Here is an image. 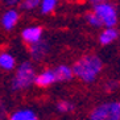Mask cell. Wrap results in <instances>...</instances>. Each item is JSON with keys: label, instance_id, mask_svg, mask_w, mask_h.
I'll list each match as a JSON object with an SVG mask.
<instances>
[{"label": "cell", "instance_id": "cell-1", "mask_svg": "<svg viewBox=\"0 0 120 120\" xmlns=\"http://www.w3.org/2000/svg\"><path fill=\"white\" fill-rule=\"evenodd\" d=\"M73 75L83 83H92L103 70V62L96 54H86L77 60L71 66Z\"/></svg>", "mask_w": 120, "mask_h": 120}, {"label": "cell", "instance_id": "cell-2", "mask_svg": "<svg viewBox=\"0 0 120 120\" xmlns=\"http://www.w3.org/2000/svg\"><path fill=\"white\" fill-rule=\"evenodd\" d=\"M36 67L33 62L25 61L15 71V77L11 82V88L13 91H22L34 85L36 78Z\"/></svg>", "mask_w": 120, "mask_h": 120}, {"label": "cell", "instance_id": "cell-3", "mask_svg": "<svg viewBox=\"0 0 120 120\" xmlns=\"http://www.w3.org/2000/svg\"><path fill=\"white\" fill-rule=\"evenodd\" d=\"M92 12L96 15L104 28H112L117 24V11L109 1H102L92 7Z\"/></svg>", "mask_w": 120, "mask_h": 120}, {"label": "cell", "instance_id": "cell-4", "mask_svg": "<svg viewBox=\"0 0 120 120\" xmlns=\"http://www.w3.org/2000/svg\"><path fill=\"white\" fill-rule=\"evenodd\" d=\"M90 120H120V102H107L96 106L90 113Z\"/></svg>", "mask_w": 120, "mask_h": 120}, {"label": "cell", "instance_id": "cell-5", "mask_svg": "<svg viewBox=\"0 0 120 120\" xmlns=\"http://www.w3.org/2000/svg\"><path fill=\"white\" fill-rule=\"evenodd\" d=\"M49 50H50L49 42L42 38L37 42L29 45V54L34 61H42L44 58H46V56L49 54Z\"/></svg>", "mask_w": 120, "mask_h": 120}, {"label": "cell", "instance_id": "cell-6", "mask_svg": "<svg viewBox=\"0 0 120 120\" xmlns=\"http://www.w3.org/2000/svg\"><path fill=\"white\" fill-rule=\"evenodd\" d=\"M19 20H20V12L17 9H15L13 7H11L3 13V16L0 19V24H1L3 29L9 32V30L15 29V26L17 25Z\"/></svg>", "mask_w": 120, "mask_h": 120}, {"label": "cell", "instance_id": "cell-7", "mask_svg": "<svg viewBox=\"0 0 120 120\" xmlns=\"http://www.w3.org/2000/svg\"><path fill=\"white\" fill-rule=\"evenodd\" d=\"M42 33H44L42 26L32 25V26H26L21 30V38L25 44L30 45V44H34L42 38Z\"/></svg>", "mask_w": 120, "mask_h": 120}, {"label": "cell", "instance_id": "cell-8", "mask_svg": "<svg viewBox=\"0 0 120 120\" xmlns=\"http://www.w3.org/2000/svg\"><path fill=\"white\" fill-rule=\"evenodd\" d=\"M57 83L56 79V73H54V69H46V70L41 71L38 74H36L34 78V85L40 88H46L49 86Z\"/></svg>", "mask_w": 120, "mask_h": 120}, {"label": "cell", "instance_id": "cell-9", "mask_svg": "<svg viewBox=\"0 0 120 120\" xmlns=\"http://www.w3.org/2000/svg\"><path fill=\"white\" fill-rule=\"evenodd\" d=\"M119 37H120V30L116 29L115 26H112V28H104L100 32V34H99V44L104 45V46L111 45L116 40H119Z\"/></svg>", "mask_w": 120, "mask_h": 120}, {"label": "cell", "instance_id": "cell-10", "mask_svg": "<svg viewBox=\"0 0 120 120\" xmlns=\"http://www.w3.org/2000/svg\"><path fill=\"white\" fill-rule=\"evenodd\" d=\"M54 73H56V79L57 82H69L71 81L74 75H73V70H71V66L69 65H58V66L54 69Z\"/></svg>", "mask_w": 120, "mask_h": 120}, {"label": "cell", "instance_id": "cell-11", "mask_svg": "<svg viewBox=\"0 0 120 120\" xmlns=\"http://www.w3.org/2000/svg\"><path fill=\"white\" fill-rule=\"evenodd\" d=\"M0 69L5 71H12L16 69V58L13 54L8 52L0 53Z\"/></svg>", "mask_w": 120, "mask_h": 120}, {"label": "cell", "instance_id": "cell-12", "mask_svg": "<svg viewBox=\"0 0 120 120\" xmlns=\"http://www.w3.org/2000/svg\"><path fill=\"white\" fill-rule=\"evenodd\" d=\"M8 120H37V115L33 112L32 109L24 108V109H19V111L13 112Z\"/></svg>", "mask_w": 120, "mask_h": 120}, {"label": "cell", "instance_id": "cell-13", "mask_svg": "<svg viewBox=\"0 0 120 120\" xmlns=\"http://www.w3.org/2000/svg\"><path fill=\"white\" fill-rule=\"evenodd\" d=\"M58 0H40V12L42 15H49L56 11Z\"/></svg>", "mask_w": 120, "mask_h": 120}, {"label": "cell", "instance_id": "cell-14", "mask_svg": "<svg viewBox=\"0 0 120 120\" xmlns=\"http://www.w3.org/2000/svg\"><path fill=\"white\" fill-rule=\"evenodd\" d=\"M19 5L21 11H33L40 7V0H21Z\"/></svg>", "mask_w": 120, "mask_h": 120}, {"label": "cell", "instance_id": "cell-15", "mask_svg": "<svg viewBox=\"0 0 120 120\" xmlns=\"http://www.w3.org/2000/svg\"><path fill=\"white\" fill-rule=\"evenodd\" d=\"M86 21H87L88 25H91L92 28H100V26H102V22H100L99 17L92 11L86 15Z\"/></svg>", "mask_w": 120, "mask_h": 120}, {"label": "cell", "instance_id": "cell-16", "mask_svg": "<svg viewBox=\"0 0 120 120\" xmlns=\"http://www.w3.org/2000/svg\"><path fill=\"white\" fill-rule=\"evenodd\" d=\"M57 109L62 113H66V112H71L74 109V104L69 100H60L57 103Z\"/></svg>", "mask_w": 120, "mask_h": 120}, {"label": "cell", "instance_id": "cell-17", "mask_svg": "<svg viewBox=\"0 0 120 120\" xmlns=\"http://www.w3.org/2000/svg\"><path fill=\"white\" fill-rule=\"evenodd\" d=\"M117 86H119V83H117L116 81H108V82L106 83V90L111 91V90H115Z\"/></svg>", "mask_w": 120, "mask_h": 120}, {"label": "cell", "instance_id": "cell-18", "mask_svg": "<svg viewBox=\"0 0 120 120\" xmlns=\"http://www.w3.org/2000/svg\"><path fill=\"white\" fill-rule=\"evenodd\" d=\"M4 116H5V107L0 99V120H4Z\"/></svg>", "mask_w": 120, "mask_h": 120}, {"label": "cell", "instance_id": "cell-19", "mask_svg": "<svg viewBox=\"0 0 120 120\" xmlns=\"http://www.w3.org/2000/svg\"><path fill=\"white\" fill-rule=\"evenodd\" d=\"M21 0H4V3L7 4L8 7H13V5H17Z\"/></svg>", "mask_w": 120, "mask_h": 120}, {"label": "cell", "instance_id": "cell-20", "mask_svg": "<svg viewBox=\"0 0 120 120\" xmlns=\"http://www.w3.org/2000/svg\"><path fill=\"white\" fill-rule=\"evenodd\" d=\"M102 1H108V0H88V3L91 4L92 7L96 5V4H99V3H102Z\"/></svg>", "mask_w": 120, "mask_h": 120}, {"label": "cell", "instance_id": "cell-21", "mask_svg": "<svg viewBox=\"0 0 120 120\" xmlns=\"http://www.w3.org/2000/svg\"><path fill=\"white\" fill-rule=\"evenodd\" d=\"M119 40H120V37H119Z\"/></svg>", "mask_w": 120, "mask_h": 120}]
</instances>
